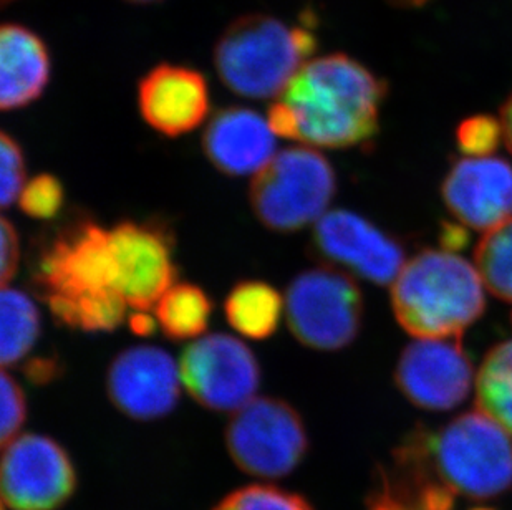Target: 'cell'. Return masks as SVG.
<instances>
[{
  "instance_id": "cell-28",
  "label": "cell",
  "mask_w": 512,
  "mask_h": 510,
  "mask_svg": "<svg viewBox=\"0 0 512 510\" xmlns=\"http://www.w3.org/2000/svg\"><path fill=\"white\" fill-rule=\"evenodd\" d=\"M0 391H2L0 441H2V446H5L19 436L20 429L24 426L25 418H27V403H25L22 386L7 371H2Z\"/></svg>"
},
{
  "instance_id": "cell-36",
  "label": "cell",
  "mask_w": 512,
  "mask_h": 510,
  "mask_svg": "<svg viewBox=\"0 0 512 510\" xmlns=\"http://www.w3.org/2000/svg\"><path fill=\"white\" fill-rule=\"evenodd\" d=\"M4 2H9V0H4Z\"/></svg>"
},
{
  "instance_id": "cell-29",
  "label": "cell",
  "mask_w": 512,
  "mask_h": 510,
  "mask_svg": "<svg viewBox=\"0 0 512 510\" xmlns=\"http://www.w3.org/2000/svg\"><path fill=\"white\" fill-rule=\"evenodd\" d=\"M19 236L15 231L14 224L2 217L0 222V252H2V260H0V282L2 289L7 287L10 279L14 277L19 267L20 244Z\"/></svg>"
},
{
  "instance_id": "cell-16",
  "label": "cell",
  "mask_w": 512,
  "mask_h": 510,
  "mask_svg": "<svg viewBox=\"0 0 512 510\" xmlns=\"http://www.w3.org/2000/svg\"><path fill=\"white\" fill-rule=\"evenodd\" d=\"M138 108L153 130L176 138L196 130L206 120L208 82L193 68L163 63L141 78Z\"/></svg>"
},
{
  "instance_id": "cell-6",
  "label": "cell",
  "mask_w": 512,
  "mask_h": 510,
  "mask_svg": "<svg viewBox=\"0 0 512 510\" xmlns=\"http://www.w3.org/2000/svg\"><path fill=\"white\" fill-rule=\"evenodd\" d=\"M337 191L329 159L310 146L277 153L252 179V211L271 231L295 232L324 216Z\"/></svg>"
},
{
  "instance_id": "cell-35",
  "label": "cell",
  "mask_w": 512,
  "mask_h": 510,
  "mask_svg": "<svg viewBox=\"0 0 512 510\" xmlns=\"http://www.w3.org/2000/svg\"><path fill=\"white\" fill-rule=\"evenodd\" d=\"M473 510H494V509H486V507H479V509H473Z\"/></svg>"
},
{
  "instance_id": "cell-22",
  "label": "cell",
  "mask_w": 512,
  "mask_h": 510,
  "mask_svg": "<svg viewBox=\"0 0 512 510\" xmlns=\"http://www.w3.org/2000/svg\"><path fill=\"white\" fill-rule=\"evenodd\" d=\"M478 406L512 434V338L491 348L479 368Z\"/></svg>"
},
{
  "instance_id": "cell-21",
  "label": "cell",
  "mask_w": 512,
  "mask_h": 510,
  "mask_svg": "<svg viewBox=\"0 0 512 510\" xmlns=\"http://www.w3.org/2000/svg\"><path fill=\"white\" fill-rule=\"evenodd\" d=\"M40 335L39 308L29 295L2 289L0 295V361L14 366L27 357Z\"/></svg>"
},
{
  "instance_id": "cell-20",
  "label": "cell",
  "mask_w": 512,
  "mask_h": 510,
  "mask_svg": "<svg viewBox=\"0 0 512 510\" xmlns=\"http://www.w3.org/2000/svg\"><path fill=\"white\" fill-rule=\"evenodd\" d=\"M213 304L201 287L174 284L156 305V320L174 342L201 338L208 328Z\"/></svg>"
},
{
  "instance_id": "cell-33",
  "label": "cell",
  "mask_w": 512,
  "mask_h": 510,
  "mask_svg": "<svg viewBox=\"0 0 512 510\" xmlns=\"http://www.w3.org/2000/svg\"><path fill=\"white\" fill-rule=\"evenodd\" d=\"M388 2L398 5V7H405V9H418V7L428 4L430 0H388Z\"/></svg>"
},
{
  "instance_id": "cell-7",
  "label": "cell",
  "mask_w": 512,
  "mask_h": 510,
  "mask_svg": "<svg viewBox=\"0 0 512 510\" xmlns=\"http://www.w3.org/2000/svg\"><path fill=\"white\" fill-rule=\"evenodd\" d=\"M285 318L292 335L305 347L320 352L342 350L362 327V292L337 270H305L287 289Z\"/></svg>"
},
{
  "instance_id": "cell-14",
  "label": "cell",
  "mask_w": 512,
  "mask_h": 510,
  "mask_svg": "<svg viewBox=\"0 0 512 510\" xmlns=\"http://www.w3.org/2000/svg\"><path fill=\"white\" fill-rule=\"evenodd\" d=\"M179 385V365L161 348H128L108 368V398L118 411L138 421L170 414L178 405Z\"/></svg>"
},
{
  "instance_id": "cell-8",
  "label": "cell",
  "mask_w": 512,
  "mask_h": 510,
  "mask_svg": "<svg viewBox=\"0 0 512 510\" xmlns=\"http://www.w3.org/2000/svg\"><path fill=\"white\" fill-rule=\"evenodd\" d=\"M226 446L232 461L249 476L279 479L304 461L309 436L300 414L289 403L254 398L229 421Z\"/></svg>"
},
{
  "instance_id": "cell-19",
  "label": "cell",
  "mask_w": 512,
  "mask_h": 510,
  "mask_svg": "<svg viewBox=\"0 0 512 510\" xmlns=\"http://www.w3.org/2000/svg\"><path fill=\"white\" fill-rule=\"evenodd\" d=\"M282 307L281 294L272 285L247 280L229 292L224 312L237 333L252 340H266L279 327Z\"/></svg>"
},
{
  "instance_id": "cell-27",
  "label": "cell",
  "mask_w": 512,
  "mask_h": 510,
  "mask_svg": "<svg viewBox=\"0 0 512 510\" xmlns=\"http://www.w3.org/2000/svg\"><path fill=\"white\" fill-rule=\"evenodd\" d=\"M0 203L9 207L19 199L25 181L24 153L9 133L0 135Z\"/></svg>"
},
{
  "instance_id": "cell-18",
  "label": "cell",
  "mask_w": 512,
  "mask_h": 510,
  "mask_svg": "<svg viewBox=\"0 0 512 510\" xmlns=\"http://www.w3.org/2000/svg\"><path fill=\"white\" fill-rule=\"evenodd\" d=\"M50 53L34 30L20 24L0 29V108L19 110L35 102L50 82Z\"/></svg>"
},
{
  "instance_id": "cell-9",
  "label": "cell",
  "mask_w": 512,
  "mask_h": 510,
  "mask_svg": "<svg viewBox=\"0 0 512 510\" xmlns=\"http://www.w3.org/2000/svg\"><path fill=\"white\" fill-rule=\"evenodd\" d=\"M179 375L196 403L229 413L254 400L261 383V366L239 338L213 333L198 338L181 353Z\"/></svg>"
},
{
  "instance_id": "cell-23",
  "label": "cell",
  "mask_w": 512,
  "mask_h": 510,
  "mask_svg": "<svg viewBox=\"0 0 512 510\" xmlns=\"http://www.w3.org/2000/svg\"><path fill=\"white\" fill-rule=\"evenodd\" d=\"M476 264L486 287L512 304V217L489 229L479 241Z\"/></svg>"
},
{
  "instance_id": "cell-1",
  "label": "cell",
  "mask_w": 512,
  "mask_h": 510,
  "mask_svg": "<svg viewBox=\"0 0 512 510\" xmlns=\"http://www.w3.org/2000/svg\"><path fill=\"white\" fill-rule=\"evenodd\" d=\"M388 85L370 68L345 53L305 63L267 121L274 135L307 146L345 150L378 135Z\"/></svg>"
},
{
  "instance_id": "cell-12",
  "label": "cell",
  "mask_w": 512,
  "mask_h": 510,
  "mask_svg": "<svg viewBox=\"0 0 512 510\" xmlns=\"http://www.w3.org/2000/svg\"><path fill=\"white\" fill-rule=\"evenodd\" d=\"M312 247L320 259L342 265L373 284H390L403 269L405 252L393 237L365 217L345 209L315 222Z\"/></svg>"
},
{
  "instance_id": "cell-31",
  "label": "cell",
  "mask_w": 512,
  "mask_h": 510,
  "mask_svg": "<svg viewBox=\"0 0 512 510\" xmlns=\"http://www.w3.org/2000/svg\"><path fill=\"white\" fill-rule=\"evenodd\" d=\"M130 328L136 335H141V337H148L151 333L155 332L156 322L153 318L148 317L146 312H138L130 318Z\"/></svg>"
},
{
  "instance_id": "cell-13",
  "label": "cell",
  "mask_w": 512,
  "mask_h": 510,
  "mask_svg": "<svg viewBox=\"0 0 512 510\" xmlns=\"http://www.w3.org/2000/svg\"><path fill=\"white\" fill-rule=\"evenodd\" d=\"M395 381L413 405L448 411L468 398L473 361L459 342L420 340L401 353Z\"/></svg>"
},
{
  "instance_id": "cell-25",
  "label": "cell",
  "mask_w": 512,
  "mask_h": 510,
  "mask_svg": "<svg viewBox=\"0 0 512 510\" xmlns=\"http://www.w3.org/2000/svg\"><path fill=\"white\" fill-rule=\"evenodd\" d=\"M65 193L60 179L54 174H37L25 184L19 196L24 214L37 221H52L62 211Z\"/></svg>"
},
{
  "instance_id": "cell-15",
  "label": "cell",
  "mask_w": 512,
  "mask_h": 510,
  "mask_svg": "<svg viewBox=\"0 0 512 510\" xmlns=\"http://www.w3.org/2000/svg\"><path fill=\"white\" fill-rule=\"evenodd\" d=\"M448 211L469 229H493L512 216V166L501 158H463L441 184Z\"/></svg>"
},
{
  "instance_id": "cell-5",
  "label": "cell",
  "mask_w": 512,
  "mask_h": 510,
  "mask_svg": "<svg viewBox=\"0 0 512 510\" xmlns=\"http://www.w3.org/2000/svg\"><path fill=\"white\" fill-rule=\"evenodd\" d=\"M406 441L456 494L489 499L512 486V441L483 413L461 414L438 431L413 429Z\"/></svg>"
},
{
  "instance_id": "cell-32",
  "label": "cell",
  "mask_w": 512,
  "mask_h": 510,
  "mask_svg": "<svg viewBox=\"0 0 512 510\" xmlns=\"http://www.w3.org/2000/svg\"><path fill=\"white\" fill-rule=\"evenodd\" d=\"M501 126H503L504 143L512 154V93L501 108Z\"/></svg>"
},
{
  "instance_id": "cell-24",
  "label": "cell",
  "mask_w": 512,
  "mask_h": 510,
  "mask_svg": "<svg viewBox=\"0 0 512 510\" xmlns=\"http://www.w3.org/2000/svg\"><path fill=\"white\" fill-rule=\"evenodd\" d=\"M213 510H314L295 492L269 484H251L224 497Z\"/></svg>"
},
{
  "instance_id": "cell-11",
  "label": "cell",
  "mask_w": 512,
  "mask_h": 510,
  "mask_svg": "<svg viewBox=\"0 0 512 510\" xmlns=\"http://www.w3.org/2000/svg\"><path fill=\"white\" fill-rule=\"evenodd\" d=\"M116 285L128 307L150 310L178 277L173 242L165 227L123 221L110 231Z\"/></svg>"
},
{
  "instance_id": "cell-10",
  "label": "cell",
  "mask_w": 512,
  "mask_h": 510,
  "mask_svg": "<svg viewBox=\"0 0 512 510\" xmlns=\"http://www.w3.org/2000/svg\"><path fill=\"white\" fill-rule=\"evenodd\" d=\"M0 484L10 510H57L77 489V472L55 439L19 434L4 446Z\"/></svg>"
},
{
  "instance_id": "cell-17",
  "label": "cell",
  "mask_w": 512,
  "mask_h": 510,
  "mask_svg": "<svg viewBox=\"0 0 512 510\" xmlns=\"http://www.w3.org/2000/svg\"><path fill=\"white\" fill-rule=\"evenodd\" d=\"M257 111L229 106L214 113L203 133V150L214 168L228 176L257 174L276 156V138Z\"/></svg>"
},
{
  "instance_id": "cell-2",
  "label": "cell",
  "mask_w": 512,
  "mask_h": 510,
  "mask_svg": "<svg viewBox=\"0 0 512 510\" xmlns=\"http://www.w3.org/2000/svg\"><path fill=\"white\" fill-rule=\"evenodd\" d=\"M35 285L57 322L82 332H112L126 315L116 285L110 231L95 221L68 226L40 252Z\"/></svg>"
},
{
  "instance_id": "cell-3",
  "label": "cell",
  "mask_w": 512,
  "mask_h": 510,
  "mask_svg": "<svg viewBox=\"0 0 512 510\" xmlns=\"http://www.w3.org/2000/svg\"><path fill=\"white\" fill-rule=\"evenodd\" d=\"M481 280L473 265L455 252L426 249L398 274L393 313L415 337H459L486 308Z\"/></svg>"
},
{
  "instance_id": "cell-26",
  "label": "cell",
  "mask_w": 512,
  "mask_h": 510,
  "mask_svg": "<svg viewBox=\"0 0 512 510\" xmlns=\"http://www.w3.org/2000/svg\"><path fill=\"white\" fill-rule=\"evenodd\" d=\"M503 138L501 121L489 115L471 116L456 131V143L464 156L481 158L498 150Z\"/></svg>"
},
{
  "instance_id": "cell-30",
  "label": "cell",
  "mask_w": 512,
  "mask_h": 510,
  "mask_svg": "<svg viewBox=\"0 0 512 510\" xmlns=\"http://www.w3.org/2000/svg\"><path fill=\"white\" fill-rule=\"evenodd\" d=\"M25 373L37 385H44V383L54 380L57 368H55L54 360H35L25 366Z\"/></svg>"
},
{
  "instance_id": "cell-34",
  "label": "cell",
  "mask_w": 512,
  "mask_h": 510,
  "mask_svg": "<svg viewBox=\"0 0 512 510\" xmlns=\"http://www.w3.org/2000/svg\"><path fill=\"white\" fill-rule=\"evenodd\" d=\"M126 2H130V4L136 5H148L156 4V2H161V0H126Z\"/></svg>"
},
{
  "instance_id": "cell-4",
  "label": "cell",
  "mask_w": 512,
  "mask_h": 510,
  "mask_svg": "<svg viewBox=\"0 0 512 510\" xmlns=\"http://www.w3.org/2000/svg\"><path fill=\"white\" fill-rule=\"evenodd\" d=\"M317 44L307 22L292 25L274 15H242L216 42L214 67L231 92L266 100L284 93Z\"/></svg>"
}]
</instances>
